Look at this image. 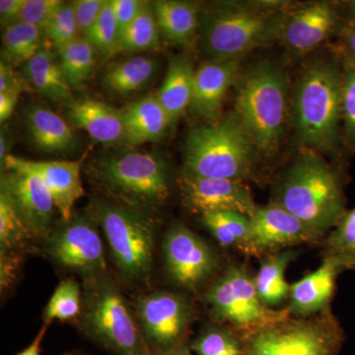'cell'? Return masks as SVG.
<instances>
[{"mask_svg":"<svg viewBox=\"0 0 355 355\" xmlns=\"http://www.w3.org/2000/svg\"><path fill=\"white\" fill-rule=\"evenodd\" d=\"M86 173L105 198L153 214L171 196V166L160 153L111 147L89 161Z\"/></svg>","mask_w":355,"mask_h":355,"instance_id":"1","label":"cell"},{"mask_svg":"<svg viewBox=\"0 0 355 355\" xmlns=\"http://www.w3.org/2000/svg\"><path fill=\"white\" fill-rule=\"evenodd\" d=\"M272 202L321 236L331 232L347 211L342 175L310 148L302 149L282 174Z\"/></svg>","mask_w":355,"mask_h":355,"instance_id":"2","label":"cell"},{"mask_svg":"<svg viewBox=\"0 0 355 355\" xmlns=\"http://www.w3.org/2000/svg\"><path fill=\"white\" fill-rule=\"evenodd\" d=\"M343 67L335 60H311L292 96V123L305 148L336 153L342 140Z\"/></svg>","mask_w":355,"mask_h":355,"instance_id":"3","label":"cell"},{"mask_svg":"<svg viewBox=\"0 0 355 355\" xmlns=\"http://www.w3.org/2000/svg\"><path fill=\"white\" fill-rule=\"evenodd\" d=\"M85 210L102 229L121 282L128 286L148 284L157 234L153 212L106 198H92Z\"/></svg>","mask_w":355,"mask_h":355,"instance_id":"4","label":"cell"},{"mask_svg":"<svg viewBox=\"0 0 355 355\" xmlns=\"http://www.w3.org/2000/svg\"><path fill=\"white\" fill-rule=\"evenodd\" d=\"M77 327L96 345L114 355H153L133 306L108 272L83 279Z\"/></svg>","mask_w":355,"mask_h":355,"instance_id":"5","label":"cell"},{"mask_svg":"<svg viewBox=\"0 0 355 355\" xmlns=\"http://www.w3.org/2000/svg\"><path fill=\"white\" fill-rule=\"evenodd\" d=\"M282 3L225 4L200 19V48L209 62L239 60L280 38L286 13Z\"/></svg>","mask_w":355,"mask_h":355,"instance_id":"6","label":"cell"},{"mask_svg":"<svg viewBox=\"0 0 355 355\" xmlns=\"http://www.w3.org/2000/svg\"><path fill=\"white\" fill-rule=\"evenodd\" d=\"M257 151L237 114H227L189 130L183 174L245 182L253 175Z\"/></svg>","mask_w":355,"mask_h":355,"instance_id":"7","label":"cell"},{"mask_svg":"<svg viewBox=\"0 0 355 355\" xmlns=\"http://www.w3.org/2000/svg\"><path fill=\"white\" fill-rule=\"evenodd\" d=\"M236 83L235 113L258 151L272 156L286 133L289 99L286 71L263 60L240 74Z\"/></svg>","mask_w":355,"mask_h":355,"instance_id":"8","label":"cell"},{"mask_svg":"<svg viewBox=\"0 0 355 355\" xmlns=\"http://www.w3.org/2000/svg\"><path fill=\"white\" fill-rule=\"evenodd\" d=\"M246 355H336L345 333L331 309L311 317L287 314L245 334Z\"/></svg>","mask_w":355,"mask_h":355,"instance_id":"9","label":"cell"},{"mask_svg":"<svg viewBox=\"0 0 355 355\" xmlns=\"http://www.w3.org/2000/svg\"><path fill=\"white\" fill-rule=\"evenodd\" d=\"M212 317L245 334L288 314L266 307L259 297L253 275L246 266L232 263L205 294Z\"/></svg>","mask_w":355,"mask_h":355,"instance_id":"10","label":"cell"},{"mask_svg":"<svg viewBox=\"0 0 355 355\" xmlns=\"http://www.w3.org/2000/svg\"><path fill=\"white\" fill-rule=\"evenodd\" d=\"M97 222L86 210L62 220L44 241V252L60 268L81 279L107 272V261Z\"/></svg>","mask_w":355,"mask_h":355,"instance_id":"11","label":"cell"},{"mask_svg":"<svg viewBox=\"0 0 355 355\" xmlns=\"http://www.w3.org/2000/svg\"><path fill=\"white\" fill-rule=\"evenodd\" d=\"M132 306L153 354L169 352L184 345L196 315L193 303L186 296L153 291L137 296Z\"/></svg>","mask_w":355,"mask_h":355,"instance_id":"12","label":"cell"},{"mask_svg":"<svg viewBox=\"0 0 355 355\" xmlns=\"http://www.w3.org/2000/svg\"><path fill=\"white\" fill-rule=\"evenodd\" d=\"M162 250L170 279L189 291H200L219 266L216 252L180 222H174L166 231Z\"/></svg>","mask_w":355,"mask_h":355,"instance_id":"13","label":"cell"},{"mask_svg":"<svg viewBox=\"0 0 355 355\" xmlns=\"http://www.w3.org/2000/svg\"><path fill=\"white\" fill-rule=\"evenodd\" d=\"M0 186L12 200L33 239L44 242L55 228L58 210L43 180L28 170L7 168Z\"/></svg>","mask_w":355,"mask_h":355,"instance_id":"14","label":"cell"},{"mask_svg":"<svg viewBox=\"0 0 355 355\" xmlns=\"http://www.w3.org/2000/svg\"><path fill=\"white\" fill-rule=\"evenodd\" d=\"M250 235L244 253L261 256L280 249L318 241L321 235L277 203L257 207L250 217Z\"/></svg>","mask_w":355,"mask_h":355,"instance_id":"15","label":"cell"},{"mask_svg":"<svg viewBox=\"0 0 355 355\" xmlns=\"http://www.w3.org/2000/svg\"><path fill=\"white\" fill-rule=\"evenodd\" d=\"M184 205L200 214L237 212L251 217L258 205L245 182L184 175L180 180Z\"/></svg>","mask_w":355,"mask_h":355,"instance_id":"16","label":"cell"},{"mask_svg":"<svg viewBox=\"0 0 355 355\" xmlns=\"http://www.w3.org/2000/svg\"><path fill=\"white\" fill-rule=\"evenodd\" d=\"M21 168L38 175L50 191L62 220L73 214V207L84 193L81 181V161H31L7 156L2 171Z\"/></svg>","mask_w":355,"mask_h":355,"instance_id":"17","label":"cell"},{"mask_svg":"<svg viewBox=\"0 0 355 355\" xmlns=\"http://www.w3.org/2000/svg\"><path fill=\"white\" fill-rule=\"evenodd\" d=\"M240 76L239 60L207 62L195 72L193 96L189 110L196 118L214 123L221 118L229 89Z\"/></svg>","mask_w":355,"mask_h":355,"instance_id":"18","label":"cell"},{"mask_svg":"<svg viewBox=\"0 0 355 355\" xmlns=\"http://www.w3.org/2000/svg\"><path fill=\"white\" fill-rule=\"evenodd\" d=\"M338 22V12L330 2L317 1L287 14L280 38L297 55L314 50L328 38Z\"/></svg>","mask_w":355,"mask_h":355,"instance_id":"19","label":"cell"},{"mask_svg":"<svg viewBox=\"0 0 355 355\" xmlns=\"http://www.w3.org/2000/svg\"><path fill=\"white\" fill-rule=\"evenodd\" d=\"M345 272L343 266L330 257L314 272L291 284L287 312L294 317H311L330 309L336 287V279Z\"/></svg>","mask_w":355,"mask_h":355,"instance_id":"20","label":"cell"},{"mask_svg":"<svg viewBox=\"0 0 355 355\" xmlns=\"http://www.w3.org/2000/svg\"><path fill=\"white\" fill-rule=\"evenodd\" d=\"M65 118L70 127L85 130L96 141L109 146L125 144V130L121 110L94 99L67 105Z\"/></svg>","mask_w":355,"mask_h":355,"instance_id":"21","label":"cell"},{"mask_svg":"<svg viewBox=\"0 0 355 355\" xmlns=\"http://www.w3.org/2000/svg\"><path fill=\"white\" fill-rule=\"evenodd\" d=\"M24 125L32 144L44 153H69L77 146L69 123L42 105H32L26 109Z\"/></svg>","mask_w":355,"mask_h":355,"instance_id":"22","label":"cell"},{"mask_svg":"<svg viewBox=\"0 0 355 355\" xmlns=\"http://www.w3.org/2000/svg\"><path fill=\"white\" fill-rule=\"evenodd\" d=\"M121 113L125 123V144L130 146L159 141L172 125L156 94L130 103Z\"/></svg>","mask_w":355,"mask_h":355,"instance_id":"23","label":"cell"},{"mask_svg":"<svg viewBox=\"0 0 355 355\" xmlns=\"http://www.w3.org/2000/svg\"><path fill=\"white\" fill-rule=\"evenodd\" d=\"M23 77L42 97L53 102H70L72 88L65 78L60 58L53 51L42 49L22 65Z\"/></svg>","mask_w":355,"mask_h":355,"instance_id":"24","label":"cell"},{"mask_svg":"<svg viewBox=\"0 0 355 355\" xmlns=\"http://www.w3.org/2000/svg\"><path fill=\"white\" fill-rule=\"evenodd\" d=\"M195 72L190 58L184 55H173L167 73L156 96L175 125L190 107Z\"/></svg>","mask_w":355,"mask_h":355,"instance_id":"25","label":"cell"},{"mask_svg":"<svg viewBox=\"0 0 355 355\" xmlns=\"http://www.w3.org/2000/svg\"><path fill=\"white\" fill-rule=\"evenodd\" d=\"M159 30L172 43L188 46L200 30L197 3L178 0H158L153 4Z\"/></svg>","mask_w":355,"mask_h":355,"instance_id":"26","label":"cell"},{"mask_svg":"<svg viewBox=\"0 0 355 355\" xmlns=\"http://www.w3.org/2000/svg\"><path fill=\"white\" fill-rule=\"evenodd\" d=\"M291 250L275 252L268 254L254 275V284L261 302L266 307H277L289 297L291 286L286 279L287 266L295 259Z\"/></svg>","mask_w":355,"mask_h":355,"instance_id":"27","label":"cell"},{"mask_svg":"<svg viewBox=\"0 0 355 355\" xmlns=\"http://www.w3.org/2000/svg\"><path fill=\"white\" fill-rule=\"evenodd\" d=\"M156 70L157 64L153 58L139 55L110 65L102 81L105 87L116 94H132L146 87Z\"/></svg>","mask_w":355,"mask_h":355,"instance_id":"28","label":"cell"},{"mask_svg":"<svg viewBox=\"0 0 355 355\" xmlns=\"http://www.w3.org/2000/svg\"><path fill=\"white\" fill-rule=\"evenodd\" d=\"M43 35V30L26 23L7 26L1 38V62L12 67L24 64L44 48Z\"/></svg>","mask_w":355,"mask_h":355,"instance_id":"29","label":"cell"},{"mask_svg":"<svg viewBox=\"0 0 355 355\" xmlns=\"http://www.w3.org/2000/svg\"><path fill=\"white\" fill-rule=\"evenodd\" d=\"M97 51L85 37H78L58 50L60 67L72 90L83 87L94 73Z\"/></svg>","mask_w":355,"mask_h":355,"instance_id":"30","label":"cell"},{"mask_svg":"<svg viewBox=\"0 0 355 355\" xmlns=\"http://www.w3.org/2000/svg\"><path fill=\"white\" fill-rule=\"evenodd\" d=\"M203 227L224 247L245 252L250 235V217L237 212H217L200 216Z\"/></svg>","mask_w":355,"mask_h":355,"instance_id":"31","label":"cell"},{"mask_svg":"<svg viewBox=\"0 0 355 355\" xmlns=\"http://www.w3.org/2000/svg\"><path fill=\"white\" fill-rule=\"evenodd\" d=\"M34 241L6 191L0 190V253L24 254Z\"/></svg>","mask_w":355,"mask_h":355,"instance_id":"32","label":"cell"},{"mask_svg":"<svg viewBox=\"0 0 355 355\" xmlns=\"http://www.w3.org/2000/svg\"><path fill=\"white\" fill-rule=\"evenodd\" d=\"M195 355H246L243 338L225 324H207L190 345Z\"/></svg>","mask_w":355,"mask_h":355,"instance_id":"33","label":"cell"},{"mask_svg":"<svg viewBox=\"0 0 355 355\" xmlns=\"http://www.w3.org/2000/svg\"><path fill=\"white\" fill-rule=\"evenodd\" d=\"M159 44V27L153 4L144 3L137 17L123 32L120 51H142L156 48Z\"/></svg>","mask_w":355,"mask_h":355,"instance_id":"34","label":"cell"},{"mask_svg":"<svg viewBox=\"0 0 355 355\" xmlns=\"http://www.w3.org/2000/svg\"><path fill=\"white\" fill-rule=\"evenodd\" d=\"M324 242V257L338 261L345 270H355V207L345 212Z\"/></svg>","mask_w":355,"mask_h":355,"instance_id":"35","label":"cell"},{"mask_svg":"<svg viewBox=\"0 0 355 355\" xmlns=\"http://www.w3.org/2000/svg\"><path fill=\"white\" fill-rule=\"evenodd\" d=\"M83 287L73 279L62 280L58 284L44 310V323L55 320L76 321L81 310Z\"/></svg>","mask_w":355,"mask_h":355,"instance_id":"36","label":"cell"},{"mask_svg":"<svg viewBox=\"0 0 355 355\" xmlns=\"http://www.w3.org/2000/svg\"><path fill=\"white\" fill-rule=\"evenodd\" d=\"M83 37L103 57H111L120 51V31L114 18L111 0L106 2L101 15Z\"/></svg>","mask_w":355,"mask_h":355,"instance_id":"37","label":"cell"},{"mask_svg":"<svg viewBox=\"0 0 355 355\" xmlns=\"http://www.w3.org/2000/svg\"><path fill=\"white\" fill-rule=\"evenodd\" d=\"M342 67V137L355 150V62L345 58Z\"/></svg>","mask_w":355,"mask_h":355,"instance_id":"38","label":"cell"},{"mask_svg":"<svg viewBox=\"0 0 355 355\" xmlns=\"http://www.w3.org/2000/svg\"><path fill=\"white\" fill-rule=\"evenodd\" d=\"M44 33L57 51L80 37V31L77 25L71 2H62V6L58 7V10L49 21Z\"/></svg>","mask_w":355,"mask_h":355,"instance_id":"39","label":"cell"},{"mask_svg":"<svg viewBox=\"0 0 355 355\" xmlns=\"http://www.w3.org/2000/svg\"><path fill=\"white\" fill-rule=\"evenodd\" d=\"M58 0H25L17 22L26 23L43 30L53 14L62 6Z\"/></svg>","mask_w":355,"mask_h":355,"instance_id":"40","label":"cell"},{"mask_svg":"<svg viewBox=\"0 0 355 355\" xmlns=\"http://www.w3.org/2000/svg\"><path fill=\"white\" fill-rule=\"evenodd\" d=\"M106 2V0H76L71 2L79 31L83 36L101 15Z\"/></svg>","mask_w":355,"mask_h":355,"instance_id":"41","label":"cell"},{"mask_svg":"<svg viewBox=\"0 0 355 355\" xmlns=\"http://www.w3.org/2000/svg\"><path fill=\"white\" fill-rule=\"evenodd\" d=\"M144 3L146 2L137 1V0H111V6L116 24H118L119 31H120V37L128 26L132 24V21L137 17Z\"/></svg>","mask_w":355,"mask_h":355,"instance_id":"42","label":"cell"},{"mask_svg":"<svg viewBox=\"0 0 355 355\" xmlns=\"http://www.w3.org/2000/svg\"><path fill=\"white\" fill-rule=\"evenodd\" d=\"M23 254L0 253V284L1 291H7L17 279Z\"/></svg>","mask_w":355,"mask_h":355,"instance_id":"43","label":"cell"},{"mask_svg":"<svg viewBox=\"0 0 355 355\" xmlns=\"http://www.w3.org/2000/svg\"><path fill=\"white\" fill-rule=\"evenodd\" d=\"M23 88H24V81L20 76L14 72L13 67L6 62H0V92L14 91V92L21 93Z\"/></svg>","mask_w":355,"mask_h":355,"instance_id":"44","label":"cell"},{"mask_svg":"<svg viewBox=\"0 0 355 355\" xmlns=\"http://www.w3.org/2000/svg\"><path fill=\"white\" fill-rule=\"evenodd\" d=\"M25 0H1L0 1V20L2 27L17 22Z\"/></svg>","mask_w":355,"mask_h":355,"instance_id":"45","label":"cell"},{"mask_svg":"<svg viewBox=\"0 0 355 355\" xmlns=\"http://www.w3.org/2000/svg\"><path fill=\"white\" fill-rule=\"evenodd\" d=\"M19 95L20 93L14 92V91L0 92V121L1 123H6L10 118L16 104H17Z\"/></svg>","mask_w":355,"mask_h":355,"instance_id":"46","label":"cell"},{"mask_svg":"<svg viewBox=\"0 0 355 355\" xmlns=\"http://www.w3.org/2000/svg\"><path fill=\"white\" fill-rule=\"evenodd\" d=\"M49 326H50V324L44 323L43 327H42L41 330L39 331L38 335L35 336L33 342L17 355H41L42 342H43L44 336H46Z\"/></svg>","mask_w":355,"mask_h":355,"instance_id":"47","label":"cell"},{"mask_svg":"<svg viewBox=\"0 0 355 355\" xmlns=\"http://www.w3.org/2000/svg\"><path fill=\"white\" fill-rule=\"evenodd\" d=\"M11 139L12 137L9 135L8 130L6 128H2L1 135H0V164H1V169L3 168L7 156L10 155L9 150H10V147L12 146Z\"/></svg>","mask_w":355,"mask_h":355,"instance_id":"48","label":"cell"},{"mask_svg":"<svg viewBox=\"0 0 355 355\" xmlns=\"http://www.w3.org/2000/svg\"><path fill=\"white\" fill-rule=\"evenodd\" d=\"M345 46H347L345 58L355 62V26H352V29L347 34Z\"/></svg>","mask_w":355,"mask_h":355,"instance_id":"49","label":"cell"},{"mask_svg":"<svg viewBox=\"0 0 355 355\" xmlns=\"http://www.w3.org/2000/svg\"><path fill=\"white\" fill-rule=\"evenodd\" d=\"M153 355H195L191 352L190 345H187L186 343L180 345L176 349L169 350V352H155Z\"/></svg>","mask_w":355,"mask_h":355,"instance_id":"50","label":"cell"},{"mask_svg":"<svg viewBox=\"0 0 355 355\" xmlns=\"http://www.w3.org/2000/svg\"><path fill=\"white\" fill-rule=\"evenodd\" d=\"M349 15L352 26H355V0L349 4Z\"/></svg>","mask_w":355,"mask_h":355,"instance_id":"51","label":"cell"},{"mask_svg":"<svg viewBox=\"0 0 355 355\" xmlns=\"http://www.w3.org/2000/svg\"><path fill=\"white\" fill-rule=\"evenodd\" d=\"M64 355H85L83 354H80V352H69V354H64Z\"/></svg>","mask_w":355,"mask_h":355,"instance_id":"52","label":"cell"}]
</instances>
